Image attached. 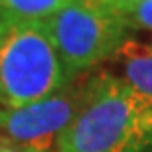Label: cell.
Segmentation results:
<instances>
[{"label":"cell","instance_id":"52a82bcc","mask_svg":"<svg viewBox=\"0 0 152 152\" xmlns=\"http://www.w3.org/2000/svg\"><path fill=\"white\" fill-rule=\"evenodd\" d=\"M124 20L129 30H140L152 36V0H138L124 14Z\"/></svg>","mask_w":152,"mask_h":152},{"label":"cell","instance_id":"6da1fadb","mask_svg":"<svg viewBox=\"0 0 152 152\" xmlns=\"http://www.w3.org/2000/svg\"><path fill=\"white\" fill-rule=\"evenodd\" d=\"M57 152H152V99L101 69L56 142Z\"/></svg>","mask_w":152,"mask_h":152},{"label":"cell","instance_id":"8992f818","mask_svg":"<svg viewBox=\"0 0 152 152\" xmlns=\"http://www.w3.org/2000/svg\"><path fill=\"white\" fill-rule=\"evenodd\" d=\"M71 0H0V20L14 22H44Z\"/></svg>","mask_w":152,"mask_h":152},{"label":"cell","instance_id":"5b68a950","mask_svg":"<svg viewBox=\"0 0 152 152\" xmlns=\"http://www.w3.org/2000/svg\"><path fill=\"white\" fill-rule=\"evenodd\" d=\"M105 63V71L152 99V36L138 38L129 32Z\"/></svg>","mask_w":152,"mask_h":152},{"label":"cell","instance_id":"3957f363","mask_svg":"<svg viewBox=\"0 0 152 152\" xmlns=\"http://www.w3.org/2000/svg\"><path fill=\"white\" fill-rule=\"evenodd\" d=\"M44 28L69 81L105 63L129 34L124 16L105 0H71Z\"/></svg>","mask_w":152,"mask_h":152},{"label":"cell","instance_id":"ba28073f","mask_svg":"<svg viewBox=\"0 0 152 152\" xmlns=\"http://www.w3.org/2000/svg\"><path fill=\"white\" fill-rule=\"evenodd\" d=\"M0 152H34V150H30V148L22 146V144H18L6 136H0Z\"/></svg>","mask_w":152,"mask_h":152},{"label":"cell","instance_id":"7a4b0ae2","mask_svg":"<svg viewBox=\"0 0 152 152\" xmlns=\"http://www.w3.org/2000/svg\"><path fill=\"white\" fill-rule=\"evenodd\" d=\"M67 83L44 22H14L0 30V111L45 99Z\"/></svg>","mask_w":152,"mask_h":152},{"label":"cell","instance_id":"9c48e42d","mask_svg":"<svg viewBox=\"0 0 152 152\" xmlns=\"http://www.w3.org/2000/svg\"><path fill=\"white\" fill-rule=\"evenodd\" d=\"M105 2H107L109 6H113L115 10H118L124 16V14H126V12H129L130 8L138 2V0H105Z\"/></svg>","mask_w":152,"mask_h":152},{"label":"cell","instance_id":"277c9868","mask_svg":"<svg viewBox=\"0 0 152 152\" xmlns=\"http://www.w3.org/2000/svg\"><path fill=\"white\" fill-rule=\"evenodd\" d=\"M83 91L85 79L77 77L45 99L20 109L0 111L2 134L34 152H51L59 134L77 113Z\"/></svg>","mask_w":152,"mask_h":152}]
</instances>
